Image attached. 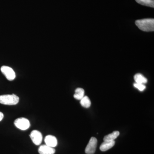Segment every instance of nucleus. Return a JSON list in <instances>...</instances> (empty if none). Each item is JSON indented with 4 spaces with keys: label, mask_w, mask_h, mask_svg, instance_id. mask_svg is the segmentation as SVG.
<instances>
[{
    "label": "nucleus",
    "mask_w": 154,
    "mask_h": 154,
    "mask_svg": "<svg viewBox=\"0 0 154 154\" xmlns=\"http://www.w3.org/2000/svg\"><path fill=\"white\" fill-rule=\"evenodd\" d=\"M134 80L135 83L138 84H145L147 82L146 78L143 75L140 73L136 74L134 75Z\"/></svg>",
    "instance_id": "9b49d317"
},
{
    "label": "nucleus",
    "mask_w": 154,
    "mask_h": 154,
    "mask_svg": "<svg viewBox=\"0 0 154 154\" xmlns=\"http://www.w3.org/2000/svg\"><path fill=\"white\" fill-rule=\"evenodd\" d=\"M38 152L40 154H54L55 152V149L46 145H42L39 147Z\"/></svg>",
    "instance_id": "0eeeda50"
},
{
    "label": "nucleus",
    "mask_w": 154,
    "mask_h": 154,
    "mask_svg": "<svg viewBox=\"0 0 154 154\" xmlns=\"http://www.w3.org/2000/svg\"><path fill=\"white\" fill-rule=\"evenodd\" d=\"M115 141H104L101 145L100 146V149L101 151L105 152L110 149L113 147L115 145Z\"/></svg>",
    "instance_id": "1a4fd4ad"
},
{
    "label": "nucleus",
    "mask_w": 154,
    "mask_h": 154,
    "mask_svg": "<svg viewBox=\"0 0 154 154\" xmlns=\"http://www.w3.org/2000/svg\"><path fill=\"white\" fill-rule=\"evenodd\" d=\"M2 73L5 75L7 79L13 81L16 78V73L14 70L10 67L3 66L1 68Z\"/></svg>",
    "instance_id": "20e7f679"
},
{
    "label": "nucleus",
    "mask_w": 154,
    "mask_h": 154,
    "mask_svg": "<svg viewBox=\"0 0 154 154\" xmlns=\"http://www.w3.org/2000/svg\"><path fill=\"white\" fill-rule=\"evenodd\" d=\"M85 96V91L82 88H78L75 91L74 97L77 100H81Z\"/></svg>",
    "instance_id": "f8f14e48"
},
{
    "label": "nucleus",
    "mask_w": 154,
    "mask_h": 154,
    "mask_svg": "<svg viewBox=\"0 0 154 154\" xmlns=\"http://www.w3.org/2000/svg\"><path fill=\"white\" fill-rule=\"evenodd\" d=\"M136 2L142 5L154 8V0H135Z\"/></svg>",
    "instance_id": "ddd939ff"
},
{
    "label": "nucleus",
    "mask_w": 154,
    "mask_h": 154,
    "mask_svg": "<svg viewBox=\"0 0 154 154\" xmlns=\"http://www.w3.org/2000/svg\"><path fill=\"white\" fill-rule=\"evenodd\" d=\"M135 24L142 31L152 32L154 30V19H145L137 20Z\"/></svg>",
    "instance_id": "f257e3e1"
},
{
    "label": "nucleus",
    "mask_w": 154,
    "mask_h": 154,
    "mask_svg": "<svg viewBox=\"0 0 154 154\" xmlns=\"http://www.w3.org/2000/svg\"><path fill=\"white\" fill-rule=\"evenodd\" d=\"M19 97L14 94L0 96V103L3 105H14L19 102Z\"/></svg>",
    "instance_id": "f03ea898"
},
{
    "label": "nucleus",
    "mask_w": 154,
    "mask_h": 154,
    "mask_svg": "<svg viewBox=\"0 0 154 154\" xmlns=\"http://www.w3.org/2000/svg\"><path fill=\"white\" fill-rule=\"evenodd\" d=\"M119 135V132L118 131H114L112 133L107 135L105 136L104 137V141H114L116 139V138Z\"/></svg>",
    "instance_id": "9d476101"
},
{
    "label": "nucleus",
    "mask_w": 154,
    "mask_h": 154,
    "mask_svg": "<svg viewBox=\"0 0 154 154\" xmlns=\"http://www.w3.org/2000/svg\"><path fill=\"white\" fill-rule=\"evenodd\" d=\"M80 104L82 107L85 108H89L91 105V100L87 96H84L82 99H81Z\"/></svg>",
    "instance_id": "4468645a"
},
{
    "label": "nucleus",
    "mask_w": 154,
    "mask_h": 154,
    "mask_svg": "<svg viewBox=\"0 0 154 154\" xmlns=\"http://www.w3.org/2000/svg\"><path fill=\"white\" fill-rule=\"evenodd\" d=\"M45 142L46 145L53 148L56 146L57 144V140L56 138L51 135L46 136L45 139Z\"/></svg>",
    "instance_id": "6e6552de"
},
{
    "label": "nucleus",
    "mask_w": 154,
    "mask_h": 154,
    "mask_svg": "<svg viewBox=\"0 0 154 154\" xmlns=\"http://www.w3.org/2000/svg\"><path fill=\"white\" fill-rule=\"evenodd\" d=\"M4 115L2 112H0V121L2 120L4 118Z\"/></svg>",
    "instance_id": "dca6fc26"
},
{
    "label": "nucleus",
    "mask_w": 154,
    "mask_h": 154,
    "mask_svg": "<svg viewBox=\"0 0 154 154\" xmlns=\"http://www.w3.org/2000/svg\"><path fill=\"white\" fill-rule=\"evenodd\" d=\"M14 125L17 128L22 130H26L30 127V122L27 119L21 117L17 119L14 121Z\"/></svg>",
    "instance_id": "7ed1b4c3"
},
{
    "label": "nucleus",
    "mask_w": 154,
    "mask_h": 154,
    "mask_svg": "<svg viewBox=\"0 0 154 154\" xmlns=\"http://www.w3.org/2000/svg\"><path fill=\"white\" fill-rule=\"evenodd\" d=\"M97 140L96 138L92 137L89 141V143L86 146L85 153L87 154H94L96 152L97 147Z\"/></svg>",
    "instance_id": "39448f33"
},
{
    "label": "nucleus",
    "mask_w": 154,
    "mask_h": 154,
    "mask_svg": "<svg viewBox=\"0 0 154 154\" xmlns=\"http://www.w3.org/2000/svg\"><path fill=\"white\" fill-rule=\"evenodd\" d=\"M30 138L34 144L39 145L42 140V136L41 133L37 130H33L30 135Z\"/></svg>",
    "instance_id": "423d86ee"
},
{
    "label": "nucleus",
    "mask_w": 154,
    "mask_h": 154,
    "mask_svg": "<svg viewBox=\"0 0 154 154\" xmlns=\"http://www.w3.org/2000/svg\"><path fill=\"white\" fill-rule=\"evenodd\" d=\"M134 86L135 88H137L138 90L140 91H143L146 88V86L144 84L135 83L134 84Z\"/></svg>",
    "instance_id": "2eb2a0df"
}]
</instances>
